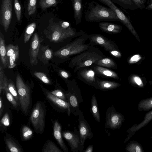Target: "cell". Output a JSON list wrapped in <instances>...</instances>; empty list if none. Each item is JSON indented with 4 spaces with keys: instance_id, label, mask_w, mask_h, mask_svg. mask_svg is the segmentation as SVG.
I'll use <instances>...</instances> for the list:
<instances>
[{
    "instance_id": "6da1fadb",
    "label": "cell",
    "mask_w": 152,
    "mask_h": 152,
    "mask_svg": "<svg viewBox=\"0 0 152 152\" xmlns=\"http://www.w3.org/2000/svg\"><path fill=\"white\" fill-rule=\"evenodd\" d=\"M106 57L99 48L90 45L86 50L72 57L68 66L74 69V73H76L80 68L91 66L99 59Z\"/></svg>"
},
{
    "instance_id": "7a4b0ae2",
    "label": "cell",
    "mask_w": 152,
    "mask_h": 152,
    "mask_svg": "<svg viewBox=\"0 0 152 152\" xmlns=\"http://www.w3.org/2000/svg\"><path fill=\"white\" fill-rule=\"evenodd\" d=\"M85 18L88 22L119 21L116 14L111 9L94 1L88 4Z\"/></svg>"
},
{
    "instance_id": "3957f363",
    "label": "cell",
    "mask_w": 152,
    "mask_h": 152,
    "mask_svg": "<svg viewBox=\"0 0 152 152\" xmlns=\"http://www.w3.org/2000/svg\"><path fill=\"white\" fill-rule=\"evenodd\" d=\"M88 39L89 35L85 33L56 51L54 55L61 59H68L87 50L91 45L85 42Z\"/></svg>"
},
{
    "instance_id": "277c9868",
    "label": "cell",
    "mask_w": 152,
    "mask_h": 152,
    "mask_svg": "<svg viewBox=\"0 0 152 152\" xmlns=\"http://www.w3.org/2000/svg\"><path fill=\"white\" fill-rule=\"evenodd\" d=\"M86 33L82 30L77 31L76 29L71 27L69 28H62L60 24L52 26L45 34L50 41L54 43L62 42L66 40L71 41L73 38L78 37Z\"/></svg>"
},
{
    "instance_id": "5b68a950",
    "label": "cell",
    "mask_w": 152,
    "mask_h": 152,
    "mask_svg": "<svg viewBox=\"0 0 152 152\" xmlns=\"http://www.w3.org/2000/svg\"><path fill=\"white\" fill-rule=\"evenodd\" d=\"M67 80L68 90L65 91V93L70 106L71 113L77 116L79 115L81 110L79 104L83 102L80 90L75 79Z\"/></svg>"
},
{
    "instance_id": "8992f818",
    "label": "cell",
    "mask_w": 152,
    "mask_h": 152,
    "mask_svg": "<svg viewBox=\"0 0 152 152\" xmlns=\"http://www.w3.org/2000/svg\"><path fill=\"white\" fill-rule=\"evenodd\" d=\"M16 86L21 110L23 113L27 115L31 107L32 103L29 87L24 83L18 74L17 75L16 78Z\"/></svg>"
},
{
    "instance_id": "52a82bcc",
    "label": "cell",
    "mask_w": 152,
    "mask_h": 152,
    "mask_svg": "<svg viewBox=\"0 0 152 152\" xmlns=\"http://www.w3.org/2000/svg\"><path fill=\"white\" fill-rule=\"evenodd\" d=\"M46 108L44 104L37 101L32 110L30 118V121L34 131L37 134H42L45 126Z\"/></svg>"
},
{
    "instance_id": "ba28073f",
    "label": "cell",
    "mask_w": 152,
    "mask_h": 152,
    "mask_svg": "<svg viewBox=\"0 0 152 152\" xmlns=\"http://www.w3.org/2000/svg\"><path fill=\"white\" fill-rule=\"evenodd\" d=\"M125 119L122 113L116 111L114 106H110L106 113L105 128L112 130L120 129Z\"/></svg>"
},
{
    "instance_id": "9c48e42d",
    "label": "cell",
    "mask_w": 152,
    "mask_h": 152,
    "mask_svg": "<svg viewBox=\"0 0 152 152\" xmlns=\"http://www.w3.org/2000/svg\"><path fill=\"white\" fill-rule=\"evenodd\" d=\"M74 129L73 132L69 131L63 132L62 135L68 142L72 151L82 152L84 145L81 143L79 131L75 127Z\"/></svg>"
},
{
    "instance_id": "30bf717a",
    "label": "cell",
    "mask_w": 152,
    "mask_h": 152,
    "mask_svg": "<svg viewBox=\"0 0 152 152\" xmlns=\"http://www.w3.org/2000/svg\"><path fill=\"white\" fill-rule=\"evenodd\" d=\"M91 46L99 45L109 53L112 50H118V47L114 41L109 40L99 34H93L89 35Z\"/></svg>"
},
{
    "instance_id": "8fae6325",
    "label": "cell",
    "mask_w": 152,
    "mask_h": 152,
    "mask_svg": "<svg viewBox=\"0 0 152 152\" xmlns=\"http://www.w3.org/2000/svg\"><path fill=\"white\" fill-rule=\"evenodd\" d=\"M12 0H3L0 13V22L5 32L7 31L12 17Z\"/></svg>"
},
{
    "instance_id": "7c38bea8",
    "label": "cell",
    "mask_w": 152,
    "mask_h": 152,
    "mask_svg": "<svg viewBox=\"0 0 152 152\" xmlns=\"http://www.w3.org/2000/svg\"><path fill=\"white\" fill-rule=\"evenodd\" d=\"M77 78L86 84L97 89L96 74L92 68L86 66L80 68L76 72Z\"/></svg>"
},
{
    "instance_id": "4fadbf2b",
    "label": "cell",
    "mask_w": 152,
    "mask_h": 152,
    "mask_svg": "<svg viewBox=\"0 0 152 152\" xmlns=\"http://www.w3.org/2000/svg\"><path fill=\"white\" fill-rule=\"evenodd\" d=\"M78 116V131L81 143L84 145L86 140L87 138L90 139H92L93 135L90 126L85 119L83 112L81 110Z\"/></svg>"
},
{
    "instance_id": "5bb4252c",
    "label": "cell",
    "mask_w": 152,
    "mask_h": 152,
    "mask_svg": "<svg viewBox=\"0 0 152 152\" xmlns=\"http://www.w3.org/2000/svg\"><path fill=\"white\" fill-rule=\"evenodd\" d=\"M44 94L50 102L57 107L61 112H67L68 115L71 114L70 106L68 102L59 98L51 94L43 87H42Z\"/></svg>"
},
{
    "instance_id": "9a60e30c",
    "label": "cell",
    "mask_w": 152,
    "mask_h": 152,
    "mask_svg": "<svg viewBox=\"0 0 152 152\" xmlns=\"http://www.w3.org/2000/svg\"><path fill=\"white\" fill-rule=\"evenodd\" d=\"M41 41L38 35L34 34L30 45L29 50L30 61L33 65H36L38 63L37 56L40 45Z\"/></svg>"
},
{
    "instance_id": "2e32d148",
    "label": "cell",
    "mask_w": 152,
    "mask_h": 152,
    "mask_svg": "<svg viewBox=\"0 0 152 152\" xmlns=\"http://www.w3.org/2000/svg\"><path fill=\"white\" fill-rule=\"evenodd\" d=\"M152 120V110L145 113L143 120L140 124H134L126 131L128 134L124 143L127 142L134 136L135 133L142 128L146 126Z\"/></svg>"
},
{
    "instance_id": "e0dca14e",
    "label": "cell",
    "mask_w": 152,
    "mask_h": 152,
    "mask_svg": "<svg viewBox=\"0 0 152 152\" xmlns=\"http://www.w3.org/2000/svg\"><path fill=\"white\" fill-rule=\"evenodd\" d=\"M91 67L97 77L106 78H112L119 80V77L115 72L104 67L93 64Z\"/></svg>"
},
{
    "instance_id": "ac0fdd59",
    "label": "cell",
    "mask_w": 152,
    "mask_h": 152,
    "mask_svg": "<svg viewBox=\"0 0 152 152\" xmlns=\"http://www.w3.org/2000/svg\"><path fill=\"white\" fill-rule=\"evenodd\" d=\"M99 27L102 32L109 34H114L119 33L122 27L119 25L108 22H101L99 23Z\"/></svg>"
},
{
    "instance_id": "d6986e66",
    "label": "cell",
    "mask_w": 152,
    "mask_h": 152,
    "mask_svg": "<svg viewBox=\"0 0 152 152\" xmlns=\"http://www.w3.org/2000/svg\"><path fill=\"white\" fill-rule=\"evenodd\" d=\"M53 130L54 136L62 149L64 152H68V148L64 143L62 137L61 126L57 120L53 124Z\"/></svg>"
},
{
    "instance_id": "ffe728a7",
    "label": "cell",
    "mask_w": 152,
    "mask_h": 152,
    "mask_svg": "<svg viewBox=\"0 0 152 152\" xmlns=\"http://www.w3.org/2000/svg\"><path fill=\"white\" fill-rule=\"evenodd\" d=\"M97 89L106 91L115 89L121 86V84L114 81H108L99 79L96 76Z\"/></svg>"
},
{
    "instance_id": "44dd1931",
    "label": "cell",
    "mask_w": 152,
    "mask_h": 152,
    "mask_svg": "<svg viewBox=\"0 0 152 152\" xmlns=\"http://www.w3.org/2000/svg\"><path fill=\"white\" fill-rule=\"evenodd\" d=\"M5 144L9 151L11 152H23L22 147L18 141L11 135L7 134L4 137Z\"/></svg>"
},
{
    "instance_id": "7402d4cb",
    "label": "cell",
    "mask_w": 152,
    "mask_h": 152,
    "mask_svg": "<svg viewBox=\"0 0 152 152\" xmlns=\"http://www.w3.org/2000/svg\"><path fill=\"white\" fill-rule=\"evenodd\" d=\"M74 10V18L76 25L80 24L83 16L82 0H72Z\"/></svg>"
},
{
    "instance_id": "603a6c76",
    "label": "cell",
    "mask_w": 152,
    "mask_h": 152,
    "mask_svg": "<svg viewBox=\"0 0 152 152\" xmlns=\"http://www.w3.org/2000/svg\"><path fill=\"white\" fill-rule=\"evenodd\" d=\"M0 54L2 64L5 67L7 66L8 62L6 56L5 41L2 33L0 32Z\"/></svg>"
},
{
    "instance_id": "cb8c5ba5",
    "label": "cell",
    "mask_w": 152,
    "mask_h": 152,
    "mask_svg": "<svg viewBox=\"0 0 152 152\" xmlns=\"http://www.w3.org/2000/svg\"><path fill=\"white\" fill-rule=\"evenodd\" d=\"M99 66L116 69L117 68V64L114 61L109 57H105L101 58L94 63Z\"/></svg>"
},
{
    "instance_id": "d4e9b609",
    "label": "cell",
    "mask_w": 152,
    "mask_h": 152,
    "mask_svg": "<svg viewBox=\"0 0 152 152\" xmlns=\"http://www.w3.org/2000/svg\"><path fill=\"white\" fill-rule=\"evenodd\" d=\"M90 111L95 120L98 122H100V118L99 112L97 101L94 95H93L91 98Z\"/></svg>"
},
{
    "instance_id": "484cf974",
    "label": "cell",
    "mask_w": 152,
    "mask_h": 152,
    "mask_svg": "<svg viewBox=\"0 0 152 152\" xmlns=\"http://www.w3.org/2000/svg\"><path fill=\"white\" fill-rule=\"evenodd\" d=\"M139 111L148 112L152 110V97L141 100L138 104Z\"/></svg>"
},
{
    "instance_id": "4316f807",
    "label": "cell",
    "mask_w": 152,
    "mask_h": 152,
    "mask_svg": "<svg viewBox=\"0 0 152 152\" xmlns=\"http://www.w3.org/2000/svg\"><path fill=\"white\" fill-rule=\"evenodd\" d=\"M125 150L127 152H144L143 147L138 142L131 140L126 145Z\"/></svg>"
},
{
    "instance_id": "83f0119b",
    "label": "cell",
    "mask_w": 152,
    "mask_h": 152,
    "mask_svg": "<svg viewBox=\"0 0 152 152\" xmlns=\"http://www.w3.org/2000/svg\"><path fill=\"white\" fill-rule=\"evenodd\" d=\"M42 58L43 62L46 63L51 59L53 57V50L49 48L48 46H43L41 48Z\"/></svg>"
},
{
    "instance_id": "f1b7e54d",
    "label": "cell",
    "mask_w": 152,
    "mask_h": 152,
    "mask_svg": "<svg viewBox=\"0 0 152 152\" xmlns=\"http://www.w3.org/2000/svg\"><path fill=\"white\" fill-rule=\"evenodd\" d=\"M122 7L126 9L133 10L138 9L132 0H111Z\"/></svg>"
},
{
    "instance_id": "f546056e",
    "label": "cell",
    "mask_w": 152,
    "mask_h": 152,
    "mask_svg": "<svg viewBox=\"0 0 152 152\" xmlns=\"http://www.w3.org/2000/svg\"><path fill=\"white\" fill-rule=\"evenodd\" d=\"M43 152H62L63 151L51 140H48L45 144L42 149Z\"/></svg>"
},
{
    "instance_id": "4dcf8cb0",
    "label": "cell",
    "mask_w": 152,
    "mask_h": 152,
    "mask_svg": "<svg viewBox=\"0 0 152 152\" xmlns=\"http://www.w3.org/2000/svg\"><path fill=\"white\" fill-rule=\"evenodd\" d=\"M36 24L35 23H32L26 27L24 36V42L26 43L30 39L35 29Z\"/></svg>"
},
{
    "instance_id": "1f68e13d",
    "label": "cell",
    "mask_w": 152,
    "mask_h": 152,
    "mask_svg": "<svg viewBox=\"0 0 152 152\" xmlns=\"http://www.w3.org/2000/svg\"><path fill=\"white\" fill-rule=\"evenodd\" d=\"M19 57V50L18 46L15 51L10 56L8 60L7 67L9 69L14 68L16 65L17 62Z\"/></svg>"
},
{
    "instance_id": "d6a6232c",
    "label": "cell",
    "mask_w": 152,
    "mask_h": 152,
    "mask_svg": "<svg viewBox=\"0 0 152 152\" xmlns=\"http://www.w3.org/2000/svg\"><path fill=\"white\" fill-rule=\"evenodd\" d=\"M21 132L22 138L24 140H29L33 135V131L27 125L23 126L21 129Z\"/></svg>"
},
{
    "instance_id": "836d02e7",
    "label": "cell",
    "mask_w": 152,
    "mask_h": 152,
    "mask_svg": "<svg viewBox=\"0 0 152 152\" xmlns=\"http://www.w3.org/2000/svg\"><path fill=\"white\" fill-rule=\"evenodd\" d=\"M6 88L13 96L19 104V98L17 89L16 88L14 82L11 80H8L7 87Z\"/></svg>"
},
{
    "instance_id": "e575fe53",
    "label": "cell",
    "mask_w": 152,
    "mask_h": 152,
    "mask_svg": "<svg viewBox=\"0 0 152 152\" xmlns=\"http://www.w3.org/2000/svg\"><path fill=\"white\" fill-rule=\"evenodd\" d=\"M39 5L41 8L45 10L48 8L56 5L57 2L56 0H40Z\"/></svg>"
},
{
    "instance_id": "d590c367",
    "label": "cell",
    "mask_w": 152,
    "mask_h": 152,
    "mask_svg": "<svg viewBox=\"0 0 152 152\" xmlns=\"http://www.w3.org/2000/svg\"><path fill=\"white\" fill-rule=\"evenodd\" d=\"M10 125V119L9 114L6 113L3 116L0 121L1 127L6 128L7 127Z\"/></svg>"
},
{
    "instance_id": "8d00e7d4",
    "label": "cell",
    "mask_w": 152,
    "mask_h": 152,
    "mask_svg": "<svg viewBox=\"0 0 152 152\" xmlns=\"http://www.w3.org/2000/svg\"><path fill=\"white\" fill-rule=\"evenodd\" d=\"M36 7L37 0H29L27 7L28 15L34 14L36 11Z\"/></svg>"
},
{
    "instance_id": "74e56055",
    "label": "cell",
    "mask_w": 152,
    "mask_h": 152,
    "mask_svg": "<svg viewBox=\"0 0 152 152\" xmlns=\"http://www.w3.org/2000/svg\"><path fill=\"white\" fill-rule=\"evenodd\" d=\"M4 90L8 100L11 103L15 108H17L19 104V103L7 88H6Z\"/></svg>"
},
{
    "instance_id": "f35d334b",
    "label": "cell",
    "mask_w": 152,
    "mask_h": 152,
    "mask_svg": "<svg viewBox=\"0 0 152 152\" xmlns=\"http://www.w3.org/2000/svg\"><path fill=\"white\" fill-rule=\"evenodd\" d=\"M14 7L17 19L18 21H20L21 17V7L18 0H14Z\"/></svg>"
},
{
    "instance_id": "ab89813d",
    "label": "cell",
    "mask_w": 152,
    "mask_h": 152,
    "mask_svg": "<svg viewBox=\"0 0 152 152\" xmlns=\"http://www.w3.org/2000/svg\"><path fill=\"white\" fill-rule=\"evenodd\" d=\"M34 75L43 82L46 84H50V81L46 75L41 72H35Z\"/></svg>"
},
{
    "instance_id": "60d3db41",
    "label": "cell",
    "mask_w": 152,
    "mask_h": 152,
    "mask_svg": "<svg viewBox=\"0 0 152 152\" xmlns=\"http://www.w3.org/2000/svg\"><path fill=\"white\" fill-rule=\"evenodd\" d=\"M18 46L17 45H14L11 44L6 46V56L8 62L9 57L13 54Z\"/></svg>"
},
{
    "instance_id": "b9f144b4",
    "label": "cell",
    "mask_w": 152,
    "mask_h": 152,
    "mask_svg": "<svg viewBox=\"0 0 152 152\" xmlns=\"http://www.w3.org/2000/svg\"><path fill=\"white\" fill-rule=\"evenodd\" d=\"M50 92L51 94L57 97L68 102L64 91L58 89L50 91Z\"/></svg>"
},
{
    "instance_id": "7bdbcfd3",
    "label": "cell",
    "mask_w": 152,
    "mask_h": 152,
    "mask_svg": "<svg viewBox=\"0 0 152 152\" xmlns=\"http://www.w3.org/2000/svg\"><path fill=\"white\" fill-rule=\"evenodd\" d=\"M135 85L138 87L142 88L144 87V85L141 79L139 77L135 76L133 77L132 81Z\"/></svg>"
},
{
    "instance_id": "ee69618b",
    "label": "cell",
    "mask_w": 152,
    "mask_h": 152,
    "mask_svg": "<svg viewBox=\"0 0 152 152\" xmlns=\"http://www.w3.org/2000/svg\"><path fill=\"white\" fill-rule=\"evenodd\" d=\"M138 8L142 10L145 7V0H132Z\"/></svg>"
},
{
    "instance_id": "f6af8a7d",
    "label": "cell",
    "mask_w": 152,
    "mask_h": 152,
    "mask_svg": "<svg viewBox=\"0 0 152 152\" xmlns=\"http://www.w3.org/2000/svg\"><path fill=\"white\" fill-rule=\"evenodd\" d=\"M4 72L1 66H0V94L1 95L2 91L3 89Z\"/></svg>"
},
{
    "instance_id": "bcb514c9",
    "label": "cell",
    "mask_w": 152,
    "mask_h": 152,
    "mask_svg": "<svg viewBox=\"0 0 152 152\" xmlns=\"http://www.w3.org/2000/svg\"><path fill=\"white\" fill-rule=\"evenodd\" d=\"M59 73L61 76L66 80H68V78L70 77L71 76V74L69 73L65 70H61Z\"/></svg>"
},
{
    "instance_id": "7dc6e473",
    "label": "cell",
    "mask_w": 152,
    "mask_h": 152,
    "mask_svg": "<svg viewBox=\"0 0 152 152\" xmlns=\"http://www.w3.org/2000/svg\"><path fill=\"white\" fill-rule=\"evenodd\" d=\"M141 57L139 55H135L132 56L129 59V62L130 63H134L139 61Z\"/></svg>"
},
{
    "instance_id": "c3c4849f",
    "label": "cell",
    "mask_w": 152,
    "mask_h": 152,
    "mask_svg": "<svg viewBox=\"0 0 152 152\" xmlns=\"http://www.w3.org/2000/svg\"><path fill=\"white\" fill-rule=\"evenodd\" d=\"M109 53L113 56L118 58H119L121 57V54L120 52L118 50H113L110 51Z\"/></svg>"
},
{
    "instance_id": "681fc988",
    "label": "cell",
    "mask_w": 152,
    "mask_h": 152,
    "mask_svg": "<svg viewBox=\"0 0 152 152\" xmlns=\"http://www.w3.org/2000/svg\"><path fill=\"white\" fill-rule=\"evenodd\" d=\"M4 110V105L3 104V100L1 96L0 98V117L1 118L2 115Z\"/></svg>"
},
{
    "instance_id": "f907efd6",
    "label": "cell",
    "mask_w": 152,
    "mask_h": 152,
    "mask_svg": "<svg viewBox=\"0 0 152 152\" xmlns=\"http://www.w3.org/2000/svg\"><path fill=\"white\" fill-rule=\"evenodd\" d=\"M94 145L93 144L89 145L85 151L84 152H92L93 150Z\"/></svg>"
},
{
    "instance_id": "816d5d0a",
    "label": "cell",
    "mask_w": 152,
    "mask_h": 152,
    "mask_svg": "<svg viewBox=\"0 0 152 152\" xmlns=\"http://www.w3.org/2000/svg\"><path fill=\"white\" fill-rule=\"evenodd\" d=\"M145 9L148 10H152V1L151 3L146 7Z\"/></svg>"
},
{
    "instance_id": "f5cc1de1",
    "label": "cell",
    "mask_w": 152,
    "mask_h": 152,
    "mask_svg": "<svg viewBox=\"0 0 152 152\" xmlns=\"http://www.w3.org/2000/svg\"><path fill=\"white\" fill-rule=\"evenodd\" d=\"M151 139H152V134L151 135Z\"/></svg>"
},
{
    "instance_id": "db71d44e",
    "label": "cell",
    "mask_w": 152,
    "mask_h": 152,
    "mask_svg": "<svg viewBox=\"0 0 152 152\" xmlns=\"http://www.w3.org/2000/svg\"><path fill=\"white\" fill-rule=\"evenodd\" d=\"M151 84H152V81L151 82Z\"/></svg>"
}]
</instances>
